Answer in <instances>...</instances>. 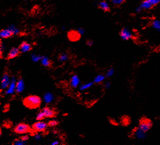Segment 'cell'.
Returning a JSON list of instances; mask_svg holds the SVG:
<instances>
[{
	"label": "cell",
	"mask_w": 160,
	"mask_h": 145,
	"mask_svg": "<svg viewBox=\"0 0 160 145\" xmlns=\"http://www.w3.org/2000/svg\"><path fill=\"white\" fill-rule=\"evenodd\" d=\"M42 100L37 95H30L25 97L23 100V104L25 107L30 109L38 108L42 104Z\"/></svg>",
	"instance_id": "1"
},
{
	"label": "cell",
	"mask_w": 160,
	"mask_h": 145,
	"mask_svg": "<svg viewBox=\"0 0 160 145\" xmlns=\"http://www.w3.org/2000/svg\"><path fill=\"white\" fill-rule=\"evenodd\" d=\"M14 131L18 134H25L30 133H34L32 128L29 125L25 123H19L15 126L14 128Z\"/></svg>",
	"instance_id": "2"
},
{
	"label": "cell",
	"mask_w": 160,
	"mask_h": 145,
	"mask_svg": "<svg viewBox=\"0 0 160 145\" xmlns=\"http://www.w3.org/2000/svg\"><path fill=\"white\" fill-rule=\"evenodd\" d=\"M48 125L43 121H37L32 125V129L34 133H44L47 129Z\"/></svg>",
	"instance_id": "3"
},
{
	"label": "cell",
	"mask_w": 160,
	"mask_h": 145,
	"mask_svg": "<svg viewBox=\"0 0 160 145\" xmlns=\"http://www.w3.org/2000/svg\"><path fill=\"white\" fill-rule=\"evenodd\" d=\"M17 79L14 76L11 77V81L8 87L6 88V90L4 91L5 95H12L16 92V83Z\"/></svg>",
	"instance_id": "4"
},
{
	"label": "cell",
	"mask_w": 160,
	"mask_h": 145,
	"mask_svg": "<svg viewBox=\"0 0 160 145\" xmlns=\"http://www.w3.org/2000/svg\"><path fill=\"white\" fill-rule=\"evenodd\" d=\"M11 81V77L7 73H5L2 76L0 84V88L1 91H5L8 87Z\"/></svg>",
	"instance_id": "5"
},
{
	"label": "cell",
	"mask_w": 160,
	"mask_h": 145,
	"mask_svg": "<svg viewBox=\"0 0 160 145\" xmlns=\"http://www.w3.org/2000/svg\"><path fill=\"white\" fill-rule=\"evenodd\" d=\"M41 110L42 111V112L44 113L46 118H54L56 116V112L54 109L50 107H48V106L44 107Z\"/></svg>",
	"instance_id": "6"
},
{
	"label": "cell",
	"mask_w": 160,
	"mask_h": 145,
	"mask_svg": "<svg viewBox=\"0 0 160 145\" xmlns=\"http://www.w3.org/2000/svg\"><path fill=\"white\" fill-rule=\"evenodd\" d=\"M152 123L148 120H144L140 124L138 128L144 132H148L152 128Z\"/></svg>",
	"instance_id": "7"
},
{
	"label": "cell",
	"mask_w": 160,
	"mask_h": 145,
	"mask_svg": "<svg viewBox=\"0 0 160 145\" xmlns=\"http://www.w3.org/2000/svg\"><path fill=\"white\" fill-rule=\"evenodd\" d=\"M20 54H21V52H20L18 47H12L7 54V59L9 60L14 59V58L18 57Z\"/></svg>",
	"instance_id": "8"
},
{
	"label": "cell",
	"mask_w": 160,
	"mask_h": 145,
	"mask_svg": "<svg viewBox=\"0 0 160 145\" xmlns=\"http://www.w3.org/2000/svg\"><path fill=\"white\" fill-rule=\"evenodd\" d=\"M80 80L77 75H73L70 78V85L73 88H79L80 86Z\"/></svg>",
	"instance_id": "9"
},
{
	"label": "cell",
	"mask_w": 160,
	"mask_h": 145,
	"mask_svg": "<svg viewBox=\"0 0 160 145\" xmlns=\"http://www.w3.org/2000/svg\"><path fill=\"white\" fill-rule=\"evenodd\" d=\"M18 48L21 53H26L30 51L32 49V46L30 43L24 41L20 44Z\"/></svg>",
	"instance_id": "10"
},
{
	"label": "cell",
	"mask_w": 160,
	"mask_h": 145,
	"mask_svg": "<svg viewBox=\"0 0 160 145\" xmlns=\"http://www.w3.org/2000/svg\"><path fill=\"white\" fill-rule=\"evenodd\" d=\"M25 88L24 80L22 78L20 77L17 80L16 92L17 93H21L23 92Z\"/></svg>",
	"instance_id": "11"
},
{
	"label": "cell",
	"mask_w": 160,
	"mask_h": 145,
	"mask_svg": "<svg viewBox=\"0 0 160 145\" xmlns=\"http://www.w3.org/2000/svg\"><path fill=\"white\" fill-rule=\"evenodd\" d=\"M120 37L123 40H128L132 37L131 32L126 28H123L120 32Z\"/></svg>",
	"instance_id": "12"
},
{
	"label": "cell",
	"mask_w": 160,
	"mask_h": 145,
	"mask_svg": "<svg viewBox=\"0 0 160 145\" xmlns=\"http://www.w3.org/2000/svg\"><path fill=\"white\" fill-rule=\"evenodd\" d=\"M67 37L71 41L75 42L80 39L81 35L79 34L77 30H72L68 32Z\"/></svg>",
	"instance_id": "13"
},
{
	"label": "cell",
	"mask_w": 160,
	"mask_h": 145,
	"mask_svg": "<svg viewBox=\"0 0 160 145\" xmlns=\"http://www.w3.org/2000/svg\"><path fill=\"white\" fill-rule=\"evenodd\" d=\"M146 133L142 131L141 130L138 129V128L136 129V130L134 131L133 135L136 138L139 140H143L146 138Z\"/></svg>",
	"instance_id": "14"
},
{
	"label": "cell",
	"mask_w": 160,
	"mask_h": 145,
	"mask_svg": "<svg viewBox=\"0 0 160 145\" xmlns=\"http://www.w3.org/2000/svg\"><path fill=\"white\" fill-rule=\"evenodd\" d=\"M12 35H13V34L8 28L2 29L0 31V37L1 39H7V38H10Z\"/></svg>",
	"instance_id": "15"
},
{
	"label": "cell",
	"mask_w": 160,
	"mask_h": 145,
	"mask_svg": "<svg viewBox=\"0 0 160 145\" xmlns=\"http://www.w3.org/2000/svg\"><path fill=\"white\" fill-rule=\"evenodd\" d=\"M54 95L50 92L45 93L43 96V101L45 104H50L54 100Z\"/></svg>",
	"instance_id": "16"
},
{
	"label": "cell",
	"mask_w": 160,
	"mask_h": 145,
	"mask_svg": "<svg viewBox=\"0 0 160 145\" xmlns=\"http://www.w3.org/2000/svg\"><path fill=\"white\" fill-rule=\"evenodd\" d=\"M40 62L41 65L45 67H49L51 65V62L49 59V58L45 57V56H43Z\"/></svg>",
	"instance_id": "17"
},
{
	"label": "cell",
	"mask_w": 160,
	"mask_h": 145,
	"mask_svg": "<svg viewBox=\"0 0 160 145\" xmlns=\"http://www.w3.org/2000/svg\"><path fill=\"white\" fill-rule=\"evenodd\" d=\"M105 77H106L105 75H104L102 74L98 75L97 76H96L95 77H94L93 82V83H95V84H100L104 81Z\"/></svg>",
	"instance_id": "18"
},
{
	"label": "cell",
	"mask_w": 160,
	"mask_h": 145,
	"mask_svg": "<svg viewBox=\"0 0 160 145\" xmlns=\"http://www.w3.org/2000/svg\"><path fill=\"white\" fill-rule=\"evenodd\" d=\"M93 82H88L87 83L83 84L80 85L79 86V90L80 91H84L88 90V89L90 88L91 86L93 85Z\"/></svg>",
	"instance_id": "19"
},
{
	"label": "cell",
	"mask_w": 160,
	"mask_h": 145,
	"mask_svg": "<svg viewBox=\"0 0 160 145\" xmlns=\"http://www.w3.org/2000/svg\"><path fill=\"white\" fill-rule=\"evenodd\" d=\"M99 7L102 10L106 12L108 11L109 9H110V6H109L108 4L106 1H101L99 4Z\"/></svg>",
	"instance_id": "20"
},
{
	"label": "cell",
	"mask_w": 160,
	"mask_h": 145,
	"mask_svg": "<svg viewBox=\"0 0 160 145\" xmlns=\"http://www.w3.org/2000/svg\"><path fill=\"white\" fill-rule=\"evenodd\" d=\"M68 59V55L66 52H62L59 55L58 57V61L61 63H64Z\"/></svg>",
	"instance_id": "21"
},
{
	"label": "cell",
	"mask_w": 160,
	"mask_h": 145,
	"mask_svg": "<svg viewBox=\"0 0 160 145\" xmlns=\"http://www.w3.org/2000/svg\"><path fill=\"white\" fill-rule=\"evenodd\" d=\"M153 6L151 4V2H150L149 0H145L144 1L143 3L141 4L140 5V7H141V9H149L151 8V7Z\"/></svg>",
	"instance_id": "22"
},
{
	"label": "cell",
	"mask_w": 160,
	"mask_h": 145,
	"mask_svg": "<svg viewBox=\"0 0 160 145\" xmlns=\"http://www.w3.org/2000/svg\"><path fill=\"white\" fill-rule=\"evenodd\" d=\"M7 28L10 30L13 35H17L19 33V30L18 29V27H17L14 25H10Z\"/></svg>",
	"instance_id": "23"
},
{
	"label": "cell",
	"mask_w": 160,
	"mask_h": 145,
	"mask_svg": "<svg viewBox=\"0 0 160 145\" xmlns=\"http://www.w3.org/2000/svg\"><path fill=\"white\" fill-rule=\"evenodd\" d=\"M42 57V56H40V55H37L33 54L31 55V59L33 62L34 63L38 62L39 61H40V59Z\"/></svg>",
	"instance_id": "24"
},
{
	"label": "cell",
	"mask_w": 160,
	"mask_h": 145,
	"mask_svg": "<svg viewBox=\"0 0 160 145\" xmlns=\"http://www.w3.org/2000/svg\"><path fill=\"white\" fill-rule=\"evenodd\" d=\"M152 27L157 31H160V21L158 20H155L152 24Z\"/></svg>",
	"instance_id": "25"
},
{
	"label": "cell",
	"mask_w": 160,
	"mask_h": 145,
	"mask_svg": "<svg viewBox=\"0 0 160 145\" xmlns=\"http://www.w3.org/2000/svg\"><path fill=\"white\" fill-rule=\"evenodd\" d=\"M12 144L14 145H25L26 144V141H23L21 138H19L18 139H15Z\"/></svg>",
	"instance_id": "26"
},
{
	"label": "cell",
	"mask_w": 160,
	"mask_h": 145,
	"mask_svg": "<svg viewBox=\"0 0 160 145\" xmlns=\"http://www.w3.org/2000/svg\"><path fill=\"white\" fill-rule=\"evenodd\" d=\"M35 118H36L37 121H42V120H44V119L46 118L44 116V113L42 112V111L40 110L39 112L37 114V116H36V117H35Z\"/></svg>",
	"instance_id": "27"
},
{
	"label": "cell",
	"mask_w": 160,
	"mask_h": 145,
	"mask_svg": "<svg viewBox=\"0 0 160 145\" xmlns=\"http://www.w3.org/2000/svg\"><path fill=\"white\" fill-rule=\"evenodd\" d=\"M115 72V70L113 68H110L109 69L107 70L105 73V76L106 77H110L111 76H112Z\"/></svg>",
	"instance_id": "28"
},
{
	"label": "cell",
	"mask_w": 160,
	"mask_h": 145,
	"mask_svg": "<svg viewBox=\"0 0 160 145\" xmlns=\"http://www.w3.org/2000/svg\"><path fill=\"white\" fill-rule=\"evenodd\" d=\"M58 122L57 120H55V119H53V120H50L49 122L47 123L48 126L50 127V128H54L57 125H58Z\"/></svg>",
	"instance_id": "29"
},
{
	"label": "cell",
	"mask_w": 160,
	"mask_h": 145,
	"mask_svg": "<svg viewBox=\"0 0 160 145\" xmlns=\"http://www.w3.org/2000/svg\"><path fill=\"white\" fill-rule=\"evenodd\" d=\"M124 1V0H111L112 3L113 5H119L123 3Z\"/></svg>",
	"instance_id": "30"
},
{
	"label": "cell",
	"mask_w": 160,
	"mask_h": 145,
	"mask_svg": "<svg viewBox=\"0 0 160 145\" xmlns=\"http://www.w3.org/2000/svg\"><path fill=\"white\" fill-rule=\"evenodd\" d=\"M33 137L34 139L36 140V141H39L40 138H41V136L39 134V133H36V132H35Z\"/></svg>",
	"instance_id": "31"
},
{
	"label": "cell",
	"mask_w": 160,
	"mask_h": 145,
	"mask_svg": "<svg viewBox=\"0 0 160 145\" xmlns=\"http://www.w3.org/2000/svg\"><path fill=\"white\" fill-rule=\"evenodd\" d=\"M77 30V31L78 32L79 34L80 35H83L85 32V29L83 27H79Z\"/></svg>",
	"instance_id": "32"
},
{
	"label": "cell",
	"mask_w": 160,
	"mask_h": 145,
	"mask_svg": "<svg viewBox=\"0 0 160 145\" xmlns=\"http://www.w3.org/2000/svg\"><path fill=\"white\" fill-rule=\"evenodd\" d=\"M20 138H21L23 140V141L26 142L27 140L29 139V136H27L26 134H23L22 136L20 137Z\"/></svg>",
	"instance_id": "33"
},
{
	"label": "cell",
	"mask_w": 160,
	"mask_h": 145,
	"mask_svg": "<svg viewBox=\"0 0 160 145\" xmlns=\"http://www.w3.org/2000/svg\"><path fill=\"white\" fill-rule=\"evenodd\" d=\"M4 50V45H3V44H2V41H1V42H0V51H1V58H2V52H3Z\"/></svg>",
	"instance_id": "34"
},
{
	"label": "cell",
	"mask_w": 160,
	"mask_h": 145,
	"mask_svg": "<svg viewBox=\"0 0 160 145\" xmlns=\"http://www.w3.org/2000/svg\"><path fill=\"white\" fill-rule=\"evenodd\" d=\"M152 5H156L160 2V0H149Z\"/></svg>",
	"instance_id": "35"
},
{
	"label": "cell",
	"mask_w": 160,
	"mask_h": 145,
	"mask_svg": "<svg viewBox=\"0 0 160 145\" xmlns=\"http://www.w3.org/2000/svg\"><path fill=\"white\" fill-rule=\"evenodd\" d=\"M111 84L110 81H106L104 83V88L106 89H108L111 87Z\"/></svg>",
	"instance_id": "36"
},
{
	"label": "cell",
	"mask_w": 160,
	"mask_h": 145,
	"mask_svg": "<svg viewBox=\"0 0 160 145\" xmlns=\"http://www.w3.org/2000/svg\"><path fill=\"white\" fill-rule=\"evenodd\" d=\"M93 44V42L92 40H88L86 42V44H87L88 46H92Z\"/></svg>",
	"instance_id": "37"
},
{
	"label": "cell",
	"mask_w": 160,
	"mask_h": 145,
	"mask_svg": "<svg viewBox=\"0 0 160 145\" xmlns=\"http://www.w3.org/2000/svg\"><path fill=\"white\" fill-rule=\"evenodd\" d=\"M59 144V141H53V142H52L51 144V145H57Z\"/></svg>",
	"instance_id": "38"
},
{
	"label": "cell",
	"mask_w": 160,
	"mask_h": 145,
	"mask_svg": "<svg viewBox=\"0 0 160 145\" xmlns=\"http://www.w3.org/2000/svg\"><path fill=\"white\" fill-rule=\"evenodd\" d=\"M141 9H141V7H140V6L137 7L136 9V11L137 12H140V11L141 10Z\"/></svg>",
	"instance_id": "39"
},
{
	"label": "cell",
	"mask_w": 160,
	"mask_h": 145,
	"mask_svg": "<svg viewBox=\"0 0 160 145\" xmlns=\"http://www.w3.org/2000/svg\"><path fill=\"white\" fill-rule=\"evenodd\" d=\"M25 1H31V0H25Z\"/></svg>",
	"instance_id": "40"
}]
</instances>
